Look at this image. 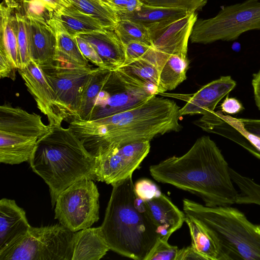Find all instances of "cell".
I'll return each mask as SVG.
<instances>
[{"label":"cell","instance_id":"4","mask_svg":"<svg viewBox=\"0 0 260 260\" xmlns=\"http://www.w3.org/2000/svg\"><path fill=\"white\" fill-rule=\"evenodd\" d=\"M28 162L49 186L53 207L58 195L72 184L85 178L95 180V157L70 127L50 126Z\"/></svg>","mask_w":260,"mask_h":260},{"label":"cell","instance_id":"32","mask_svg":"<svg viewBox=\"0 0 260 260\" xmlns=\"http://www.w3.org/2000/svg\"><path fill=\"white\" fill-rule=\"evenodd\" d=\"M15 15L17 20V41L18 46L19 68H24L31 61L29 53L27 20L19 9H16Z\"/></svg>","mask_w":260,"mask_h":260},{"label":"cell","instance_id":"14","mask_svg":"<svg viewBox=\"0 0 260 260\" xmlns=\"http://www.w3.org/2000/svg\"><path fill=\"white\" fill-rule=\"evenodd\" d=\"M197 12L164 25L149 29L152 47L167 55L187 57V46L193 27L197 20Z\"/></svg>","mask_w":260,"mask_h":260},{"label":"cell","instance_id":"36","mask_svg":"<svg viewBox=\"0 0 260 260\" xmlns=\"http://www.w3.org/2000/svg\"><path fill=\"white\" fill-rule=\"evenodd\" d=\"M134 191L137 197L145 201L158 197L162 194L158 186L146 178L140 179L136 182Z\"/></svg>","mask_w":260,"mask_h":260},{"label":"cell","instance_id":"34","mask_svg":"<svg viewBox=\"0 0 260 260\" xmlns=\"http://www.w3.org/2000/svg\"><path fill=\"white\" fill-rule=\"evenodd\" d=\"M208 0H143L146 5L162 8L180 9L189 13L201 10Z\"/></svg>","mask_w":260,"mask_h":260},{"label":"cell","instance_id":"47","mask_svg":"<svg viewBox=\"0 0 260 260\" xmlns=\"http://www.w3.org/2000/svg\"><path fill=\"white\" fill-rule=\"evenodd\" d=\"M101 1H104L106 3H108V4H109V3L108 2V0H101Z\"/></svg>","mask_w":260,"mask_h":260},{"label":"cell","instance_id":"16","mask_svg":"<svg viewBox=\"0 0 260 260\" xmlns=\"http://www.w3.org/2000/svg\"><path fill=\"white\" fill-rule=\"evenodd\" d=\"M236 86V82L230 76H221L208 83L185 99L186 103L180 109V116L204 115L214 111L218 103Z\"/></svg>","mask_w":260,"mask_h":260},{"label":"cell","instance_id":"31","mask_svg":"<svg viewBox=\"0 0 260 260\" xmlns=\"http://www.w3.org/2000/svg\"><path fill=\"white\" fill-rule=\"evenodd\" d=\"M115 31L125 45L137 41L152 46L149 29L133 21L120 19Z\"/></svg>","mask_w":260,"mask_h":260},{"label":"cell","instance_id":"42","mask_svg":"<svg viewBox=\"0 0 260 260\" xmlns=\"http://www.w3.org/2000/svg\"><path fill=\"white\" fill-rule=\"evenodd\" d=\"M175 260H205L191 245L178 249Z\"/></svg>","mask_w":260,"mask_h":260},{"label":"cell","instance_id":"38","mask_svg":"<svg viewBox=\"0 0 260 260\" xmlns=\"http://www.w3.org/2000/svg\"><path fill=\"white\" fill-rule=\"evenodd\" d=\"M75 38L81 52L88 60L98 67L107 69L102 59L90 43L79 35L75 36Z\"/></svg>","mask_w":260,"mask_h":260},{"label":"cell","instance_id":"41","mask_svg":"<svg viewBox=\"0 0 260 260\" xmlns=\"http://www.w3.org/2000/svg\"><path fill=\"white\" fill-rule=\"evenodd\" d=\"M221 111L231 114H235L242 111L244 109L241 103L235 98L226 97L221 104Z\"/></svg>","mask_w":260,"mask_h":260},{"label":"cell","instance_id":"3","mask_svg":"<svg viewBox=\"0 0 260 260\" xmlns=\"http://www.w3.org/2000/svg\"><path fill=\"white\" fill-rule=\"evenodd\" d=\"M105 217L100 226L110 250L144 260L159 237L145 201L136 197L132 176L112 185Z\"/></svg>","mask_w":260,"mask_h":260},{"label":"cell","instance_id":"35","mask_svg":"<svg viewBox=\"0 0 260 260\" xmlns=\"http://www.w3.org/2000/svg\"><path fill=\"white\" fill-rule=\"evenodd\" d=\"M178 249L159 237L144 260H175Z\"/></svg>","mask_w":260,"mask_h":260},{"label":"cell","instance_id":"25","mask_svg":"<svg viewBox=\"0 0 260 260\" xmlns=\"http://www.w3.org/2000/svg\"><path fill=\"white\" fill-rule=\"evenodd\" d=\"M112 71L99 67L93 69L81 93L77 119L83 120L88 119L96 99L103 89Z\"/></svg>","mask_w":260,"mask_h":260},{"label":"cell","instance_id":"43","mask_svg":"<svg viewBox=\"0 0 260 260\" xmlns=\"http://www.w3.org/2000/svg\"><path fill=\"white\" fill-rule=\"evenodd\" d=\"M245 129L249 132L260 137V119L240 118Z\"/></svg>","mask_w":260,"mask_h":260},{"label":"cell","instance_id":"17","mask_svg":"<svg viewBox=\"0 0 260 260\" xmlns=\"http://www.w3.org/2000/svg\"><path fill=\"white\" fill-rule=\"evenodd\" d=\"M27 20L31 60L39 67L53 62L56 59L57 53L53 29L46 22Z\"/></svg>","mask_w":260,"mask_h":260},{"label":"cell","instance_id":"23","mask_svg":"<svg viewBox=\"0 0 260 260\" xmlns=\"http://www.w3.org/2000/svg\"><path fill=\"white\" fill-rule=\"evenodd\" d=\"M47 23L52 28L55 35L57 49L56 59H61L79 67L91 66L81 52L75 37L67 31L58 19L53 16Z\"/></svg>","mask_w":260,"mask_h":260},{"label":"cell","instance_id":"1","mask_svg":"<svg viewBox=\"0 0 260 260\" xmlns=\"http://www.w3.org/2000/svg\"><path fill=\"white\" fill-rule=\"evenodd\" d=\"M180 109L174 101L155 95L111 116L92 120L70 119L69 127L94 156L115 147L180 131Z\"/></svg>","mask_w":260,"mask_h":260},{"label":"cell","instance_id":"49","mask_svg":"<svg viewBox=\"0 0 260 260\" xmlns=\"http://www.w3.org/2000/svg\"></svg>","mask_w":260,"mask_h":260},{"label":"cell","instance_id":"21","mask_svg":"<svg viewBox=\"0 0 260 260\" xmlns=\"http://www.w3.org/2000/svg\"><path fill=\"white\" fill-rule=\"evenodd\" d=\"M109 250L100 226L87 228L74 232L72 260H99Z\"/></svg>","mask_w":260,"mask_h":260},{"label":"cell","instance_id":"2","mask_svg":"<svg viewBox=\"0 0 260 260\" xmlns=\"http://www.w3.org/2000/svg\"><path fill=\"white\" fill-rule=\"evenodd\" d=\"M151 176L201 198L208 207L231 206L239 192L234 185L230 167L210 137L198 138L183 155L173 156L150 166Z\"/></svg>","mask_w":260,"mask_h":260},{"label":"cell","instance_id":"15","mask_svg":"<svg viewBox=\"0 0 260 260\" xmlns=\"http://www.w3.org/2000/svg\"><path fill=\"white\" fill-rule=\"evenodd\" d=\"M18 72L38 109L47 116L49 124L61 125L64 118L57 105L54 91L41 68L31 60L24 68L18 69Z\"/></svg>","mask_w":260,"mask_h":260},{"label":"cell","instance_id":"8","mask_svg":"<svg viewBox=\"0 0 260 260\" xmlns=\"http://www.w3.org/2000/svg\"><path fill=\"white\" fill-rule=\"evenodd\" d=\"M253 29H260V1L246 0L223 7L213 17L197 20L190 40L193 43L204 44L231 41Z\"/></svg>","mask_w":260,"mask_h":260},{"label":"cell","instance_id":"44","mask_svg":"<svg viewBox=\"0 0 260 260\" xmlns=\"http://www.w3.org/2000/svg\"><path fill=\"white\" fill-rule=\"evenodd\" d=\"M251 83L255 104L260 110V70L257 73L253 74Z\"/></svg>","mask_w":260,"mask_h":260},{"label":"cell","instance_id":"33","mask_svg":"<svg viewBox=\"0 0 260 260\" xmlns=\"http://www.w3.org/2000/svg\"><path fill=\"white\" fill-rule=\"evenodd\" d=\"M19 9L27 19L48 21L52 18L54 11L42 0H20Z\"/></svg>","mask_w":260,"mask_h":260},{"label":"cell","instance_id":"12","mask_svg":"<svg viewBox=\"0 0 260 260\" xmlns=\"http://www.w3.org/2000/svg\"><path fill=\"white\" fill-rule=\"evenodd\" d=\"M150 148V141H137L96 154L94 156L95 180L112 185L132 176Z\"/></svg>","mask_w":260,"mask_h":260},{"label":"cell","instance_id":"28","mask_svg":"<svg viewBox=\"0 0 260 260\" xmlns=\"http://www.w3.org/2000/svg\"><path fill=\"white\" fill-rule=\"evenodd\" d=\"M99 20L105 28L115 29L120 20L117 12L108 3L101 0H63Z\"/></svg>","mask_w":260,"mask_h":260},{"label":"cell","instance_id":"27","mask_svg":"<svg viewBox=\"0 0 260 260\" xmlns=\"http://www.w3.org/2000/svg\"><path fill=\"white\" fill-rule=\"evenodd\" d=\"M189 61L187 57L170 55L159 71V82L162 92L175 89L186 79Z\"/></svg>","mask_w":260,"mask_h":260},{"label":"cell","instance_id":"48","mask_svg":"<svg viewBox=\"0 0 260 260\" xmlns=\"http://www.w3.org/2000/svg\"><path fill=\"white\" fill-rule=\"evenodd\" d=\"M143 1V0H142Z\"/></svg>","mask_w":260,"mask_h":260},{"label":"cell","instance_id":"37","mask_svg":"<svg viewBox=\"0 0 260 260\" xmlns=\"http://www.w3.org/2000/svg\"><path fill=\"white\" fill-rule=\"evenodd\" d=\"M152 48L142 42H129L125 45V59L123 65L144 57Z\"/></svg>","mask_w":260,"mask_h":260},{"label":"cell","instance_id":"7","mask_svg":"<svg viewBox=\"0 0 260 260\" xmlns=\"http://www.w3.org/2000/svg\"><path fill=\"white\" fill-rule=\"evenodd\" d=\"M74 234L60 223L30 226L0 249V260H72Z\"/></svg>","mask_w":260,"mask_h":260},{"label":"cell","instance_id":"11","mask_svg":"<svg viewBox=\"0 0 260 260\" xmlns=\"http://www.w3.org/2000/svg\"><path fill=\"white\" fill-rule=\"evenodd\" d=\"M155 95L118 69L112 70L98 96L87 120L111 116L135 107Z\"/></svg>","mask_w":260,"mask_h":260},{"label":"cell","instance_id":"9","mask_svg":"<svg viewBox=\"0 0 260 260\" xmlns=\"http://www.w3.org/2000/svg\"><path fill=\"white\" fill-rule=\"evenodd\" d=\"M99 195L92 179L75 182L57 197L55 218L73 232L90 228L99 219Z\"/></svg>","mask_w":260,"mask_h":260},{"label":"cell","instance_id":"19","mask_svg":"<svg viewBox=\"0 0 260 260\" xmlns=\"http://www.w3.org/2000/svg\"><path fill=\"white\" fill-rule=\"evenodd\" d=\"M146 202L151 217L157 227L159 238L168 241L170 236L182 226L185 214L163 193Z\"/></svg>","mask_w":260,"mask_h":260},{"label":"cell","instance_id":"13","mask_svg":"<svg viewBox=\"0 0 260 260\" xmlns=\"http://www.w3.org/2000/svg\"><path fill=\"white\" fill-rule=\"evenodd\" d=\"M194 124L208 133L237 143L260 159V137L247 131L240 118L213 111L203 115Z\"/></svg>","mask_w":260,"mask_h":260},{"label":"cell","instance_id":"18","mask_svg":"<svg viewBox=\"0 0 260 260\" xmlns=\"http://www.w3.org/2000/svg\"><path fill=\"white\" fill-rule=\"evenodd\" d=\"M79 35L91 45L107 69L114 70L123 64L125 59V45L115 29L103 28Z\"/></svg>","mask_w":260,"mask_h":260},{"label":"cell","instance_id":"22","mask_svg":"<svg viewBox=\"0 0 260 260\" xmlns=\"http://www.w3.org/2000/svg\"><path fill=\"white\" fill-rule=\"evenodd\" d=\"M189 13L186 10L152 7L144 4L138 11L118 15L120 19L133 21L149 30L180 19Z\"/></svg>","mask_w":260,"mask_h":260},{"label":"cell","instance_id":"45","mask_svg":"<svg viewBox=\"0 0 260 260\" xmlns=\"http://www.w3.org/2000/svg\"><path fill=\"white\" fill-rule=\"evenodd\" d=\"M46 5L54 12L57 11L63 8L68 7L72 5L63 0H42Z\"/></svg>","mask_w":260,"mask_h":260},{"label":"cell","instance_id":"5","mask_svg":"<svg viewBox=\"0 0 260 260\" xmlns=\"http://www.w3.org/2000/svg\"><path fill=\"white\" fill-rule=\"evenodd\" d=\"M185 215L201 225L218 245L221 260H260V225L231 206L208 207L183 200Z\"/></svg>","mask_w":260,"mask_h":260},{"label":"cell","instance_id":"24","mask_svg":"<svg viewBox=\"0 0 260 260\" xmlns=\"http://www.w3.org/2000/svg\"><path fill=\"white\" fill-rule=\"evenodd\" d=\"M53 16L74 37L105 28L96 18L81 11L73 5L54 12Z\"/></svg>","mask_w":260,"mask_h":260},{"label":"cell","instance_id":"20","mask_svg":"<svg viewBox=\"0 0 260 260\" xmlns=\"http://www.w3.org/2000/svg\"><path fill=\"white\" fill-rule=\"evenodd\" d=\"M31 226L25 211L14 200L0 201V249L26 233Z\"/></svg>","mask_w":260,"mask_h":260},{"label":"cell","instance_id":"10","mask_svg":"<svg viewBox=\"0 0 260 260\" xmlns=\"http://www.w3.org/2000/svg\"><path fill=\"white\" fill-rule=\"evenodd\" d=\"M40 67L54 91L64 120L76 118L83 87L93 69L91 66H77L59 59Z\"/></svg>","mask_w":260,"mask_h":260},{"label":"cell","instance_id":"30","mask_svg":"<svg viewBox=\"0 0 260 260\" xmlns=\"http://www.w3.org/2000/svg\"><path fill=\"white\" fill-rule=\"evenodd\" d=\"M230 172L233 182L237 186L240 191L236 204H253L260 206V184L231 167Z\"/></svg>","mask_w":260,"mask_h":260},{"label":"cell","instance_id":"6","mask_svg":"<svg viewBox=\"0 0 260 260\" xmlns=\"http://www.w3.org/2000/svg\"><path fill=\"white\" fill-rule=\"evenodd\" d=\"M41 116L5 103L0 106V162L28 161L39 139L49 129Z\"/></svg>","mask_w":260,"mask_h":260},{"label":"cell","instance_id":"40","mask_svg":"<svg viewBox=\"0 0 260 260\" xmlns=\"http://www.w3.org/2000/svg\"><path fill=\"white\" fill-rule=\"evenodd\" d=\"M15 67L4 48L0 46V78H9L13 80L16 79Z\"/></svg>","mask_w":260,"mask_h":260},{"label":"cell","instance_id":"39","mask_svg":"<svg viewBox=\"0 0 260 260\" xmlns=\"http://www.w3.org/2000/svg\"><path fill=\"white\" fill-rule=\"evenodd\" d=\"M118 14H128L138 11L144 5L142 0H108Z\"/></svg>","mask_w":260,"mask_h":260},{"label":"cell","instance_id":"29","mask_svg":"<svg viewBox=\"0 0 260 260\" xmlns=\"http://www.w3.org/2000/svg\"><path fill=\"white\" fill-rule=\"evenodd\" d=\"M185 222L190 231L191 245L205 260H221L219 247L209 232L197 221L186 215Z\"/></svg>","mask_w":260,"mask_h":260},{"label":"cell","instance_id":"46","mask_svg":"<svg viewBox=\"0 0 260 260\" xmlns=\"http://www.w3.org/2000/svg\"><path fill=\"white\" fill-rule=\"evenodd\" d=\"M5 5L13 9H17L19 7V4L16 0H4L3 2Z\"/></svg>","mask_w":260,"mask_h":260},{"label":"cell","instance_id":"26","mask_svg":"<svg viewBox=\"0 0 260 260\" xmlns=\"http://www.w3.org/2000/svg\"><path fill=\"white\" fill-rule=\"evenodd\" d=\"M14 9L3 3L1 4V43L7 55L15 66L19 68V59L17 41V20Z\"/></svg>","mask_w":260,"mask_h":260}]
</instances>
